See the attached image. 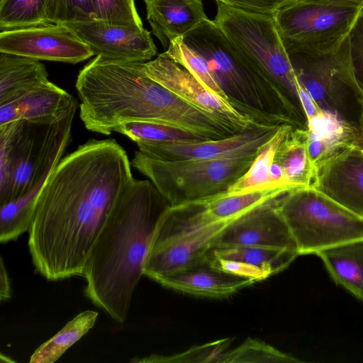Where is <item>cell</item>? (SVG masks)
I'll return each mask as SVG.
<instances>
[{"label":"cell","instance_id":"cell-23","mask_svg":"<svg viewBox=\"0 0 363 363\" xmlns=\"http://www.w3.org/2000/svg\"><path fill=\"white\" fill-rule=\"evenodd\" d=\"M332 279L363 302V238L316 254Z\"/></svg>","mask_w":363,"mask_h":363},{"label":"cell","instance_id":"cell-22","mask_svg":"<svg viewBox=\"0 0 363 363\" xmlns=\"http://www.w3.org/2000/svg\"><path fill=\"white\" fill-rule=\"evenodd\" d=\"M40 60L0 52V105L11 102L48 81Z\"/></svg>","mask_w":363,"mask_h":363},{"label":"cell","instance_id":"cell-1","mask_svg":"<svg viewBox=\"0 0 363 363\" xmlns=\"http://www.w3.org/2000/svg\"><path fill=\"white\" fill-rule=\"evenodd\" d=\"M125 150L112 138L89 140L61 159L36 202L28 245L49 281L82 276L106 219L133 180Z\"/></svg>","mask_w":363,"mask_h":363},{"label":"cell","instance_id":"cell-38","mask_svg":"<svg viewBox=\"0 0 363 363\" xmlns=\"http://www.w3.org/2000/svg\"><path fill=\"white\" fill-rule=\"evenodd\" d=\"M245 11L274 14L280 7L292 0H215Z\"/></svg>","mask_w":363,"mask_h":363},{"label":"cell","instance_id":"cell-5","mask_svg":"<svg viewBox=\"0 0 363 363\" xmlns=\"http://www.w3.org/2000/svg\"><path fill=\"white\" fill-rule=\"evenodd\" d=\"M75 113L53 123L18 120L0 125V205L48 178L69 143Z\"/></svg>","mask_w":363,"mask_h":363},{"label":"cell","instance_id":"cell-7","mask_svg":"<svg viewBox=\"0 0 363 363\" xmlns=\"http://www.w3.org/2000/svg\"><path fill=\"white\" fill-rule=\"evenodd\" d=\"M258 152L210 160L164 161L138 150L131 164L150 179L170 205L175 206L226 192L247 172Z\"/></svg>","mask_w":363,"mask_h":363},{"label":"cell","instance_id":"cell-21","mask_svg":"<svg viewBox=\"0 0 363 363\" xmlns=\"http://www.w3.org/2000/svg\"><path fill=\"white\" fill-rule=\"evenodd\" d=\"M254 280L224 272L208 259L161 279L162 286L196 296L223 297L251 285Z\"/></svg>","mask_w":363,"mask_h":363},{"label":"cell","instance_id":"cell-14","mask_svg":"<svg viewBox=\"0 0 363 363\" xmlns=\"http://www.w3.org/2000/svg\"><path fill=\"white\" fill-rule=\"evenodd\" d=\"M281 125H258L222 139L140 144L138 146L144 155L164 161L240 157L258 152L276 134Z\"/></svg>","mask_w":363,"mask_h":363},{"label":"cell","instance_id":"cell-34","mask_svg":"<svg viewBox=\"0 0 363 363\" xmlns=\"http://www.w3.org/2000/svg\"><path fill=\"white\" fill-rule=\"evenodd\" d=\"M94 21L133 28H144L135 0H91Z\"/></svg>","mask_w":363,"mask_h":363},{"label":"cell","instance_id":"cell-11","mask_svg":"<svg viewBox=\"0 0 363 363\" xmlns=\"http://www.w3.org/2000/svg\"><path fill=\"white\" fill-rule=\"evenodd\" d=\"M144 70L150 78L184 101L219 118L238 132L263 125L238 111L164 52L144 62Z\"/></svg>","mask_w":363,"mask_h":363},{"label":"cell","instance_id":"cell-37","mask_svg":"<svg viewBox=\"0 0 363 363\" xmlns=\"http://www.w3.org/2000/svg\"><path fill=\"white\" fill-rule=\"evenodd\" d=\"M348 39L354 72L363 88V9L354 24Z\"/></svg>","mask_w":363,"mask_h":363},{"label":"cell","instance_id":"cell-4","mask_svg":"<svg viewBox=\"0 0 363 363\" xmlns=\"http://www.w3.org/2000/svg\"><path fill=\"white\" fill-rule=\"evenodd\" d=\"M216 2L215 24L280 101L294 125L306 128V118L298 93L300 82L274 16Z\"/></svg>","mask_w":363,"mask_h":363},{"label":"cell","instance_id":"cell-27","mask_svg":"<svg viewBox=\"0 0 363 363\" xmlns=\"http://www.w3.org/2000/svg\"><path fill=\"white\" fill-rule=\"evenodd\" d=\"M98 312L84 311L67 322L53 337L42 344L31 355L30 363H53L91 330Z\"/></svg>","mask_w":363,"mask_h":363},{"label":"cell","instance_id":"cell-41","mask_svg":"<svg viewBox=\"0 0 363 363\" xmlns=\"http://www.w3.org/2000/svg\"><path fill=\"white\" fill-rule=\"evenodd\" d=\"M359 103L360 105V111L358 122V139L356 145V147L363 155V94L359 99Z\"/></svg>","mask_w":363,"mask_h":363},{"label":"cell","instance_id":"cell-43","mask_svg":"<svg viewBox=\"0 0 363 363\" xmlns=\"http://www.w3.org/2000/svg\"><path fill=\"white\" fill-rule=\"evenodd\" d=\"M2 1V0H0V1Z\"/></svg>","mask_w":363,"mask_h":363},{"label":"cell","instance_id":"cell-36","mask_svg":"<svg viewBox=\"0 0 363 363\" xmlns=\"http://www.w3.org/2000/svg\"><path fill=\"white\" fill-rule=\"evenodd\" d=\"M230 338L197 346L181 354L171 357L153 355L135 362H218L220 356L226 352L231 342Z\"/></svg>","mask_w":363,"mask_h":363},{"label":"cell","instance_id":"cell-3","mask_svg":"<svg viewBox=\"0 0 363 363\" xmlns=\"http://www.w3.org/2000/svg\"><path fill=\"white\" fill-rule=\"evenodd\" d=\"M169 205L151 181L133 179L91 250L83 274L85 296L117 323L127 318L156 228Z\"/></svg>","mask_w":363,"mask_h":363},{"label":"cell","instance_id":"cell-17","mask_svg":"<svg viewBox=\"0 0 363 363\" xmlns=\"http://www.w3.org/2000/svg\"><path fill=\"white\" fill-rule=\"evenodd\" d=\"M311 188L363 218V155L355 146L321 162Z\"/></svg>","mask_w":363,"mask_h":363},{"label":"cell","instance_id":"cell-13","mask_svg":"<svg viewBox=\"0 0 363 363\" xmlns=\"http://www.w3.org/2000/svg\"><path fill=\"white\" fill-rule=\"evenodd\" d=\"M278 198L231 220L216 236L211 248L259 247L298 253L290 230L277 209Z\"/></svg>","mask_w":363,"mask_h":363},{"label":"cell","instance_id":"cell-40","mask_svg":"<svg viewBox=\"0 0 363 363\" xmlns=\"http://www.w3.org/2000/svg\"><path fill=\"white\" fill-rule=\"evenodd\" d=\"M0 269V299L1 301H6L11 298V287L2 257Z\"/></svg>","mask_w":363,"mask_h":363},{"label":"cell","instance_id":"cell-10","mask_svg":"<svg viewBox=\"0 0 363 363\" xmlns=\"http://www.w3.org/2000/svg\"><path fill=\"white\" fill-rule=\"evenodd\" d=\"M288 53L299 82L322 109L345 117L349 94L359 99L363 94L352 65L348 37L327 52Z\"/></svg>","mask_w":363,"mask_h":363},{"label":"cell","instance_id":"cell-31","mask_svg":"<svg viewBox=\"0 0 363 363\" xmlns=\"http://www.w3.org/2000/svg\"><path fill=\"white\" fill-rule=\"evenodd\" d=\"M47 0H2L0 1V30L25 28L48 23Z\"/></svg>","mask_w":363,"mask_h":363},{"label":"cell","instance_id":"cell-18","mask_svg":"<svg viewBox=\"0 0 363 363\" xmlns=\"http://www.w3.org/2000/svg\"><path fill=\"white\" fill-rule=\"evenodd\" d=\"M78 107L77 101L49 80L23 96L0 105V125L26 120L40 123L60 121Z\"/></svg>","mask_w":363,"mask_h":363},{"label":"cell","instance_id":"cell-16","mask_svg":"<svg viewBox=\"0 0 363 363\" xmlns=\"http://www.w3.org/2000/svg\"><path fill=\"white\" fill-rule=\"evenodd\" d=\"M230 221L217 222L180 238L152 241L144 265V275L159 282L207 261L215 238Z\"/></svg>","mask_w":363,"mask_h":363},{"label":"cell","instance_id":"cell-15","mask_svg":"<svg viewBox=\"0 0 363 363\" xmlns=\"http://www.w3.org/2000/svg\"><path fill=\"white\" fill-rule=\"evenodd\" d=\"M64 25L96 56L146 62L157 55L151 33L145 28L113 26L97 21Z\"/></svg>","mask_w":363,"mask_h":363},{"label":"cell","instance_id":"cell-24","mask_svg":"<svg viewBox=\"0 0 363 363\" xmlns=\"http://www.w3.org/2000/svg\"><path fill=\"white\" fill-rule=\"evenodd\" d=\"M295 189L298 188L282 185L238 194H228L226 191L196 201L207 221H228L257 206L278 198Z\"/></svg>","mask_w":363,"mask_h":363},{"label":"cell","instance_id":"cell-28","mask_svg":"<svg viewBox=\"0 0 363 363\" xmlns=\"http://www.w3.org/2000/svg\"><path fill=\"white\" fill-rule=\"evenodd\" d=\"M293 127L289 123L281 124L276 134L261 147L247 172L228 189L227 193L238 194L279 186L271 181L269 167L279 144Z\"/></svg>","mask_w":363,"mask_h":363},{"label":"cell","instance_id":"cell-9","mask_svg":"<svg viewBox=\"0 0 363 363\" xmlns=\"http://www.w3.org/2000/svg\"><path fill=\"white\" fill-rule=\"evenodd\" d=\"M362 9L349 0H292L273 16L288 52L323 53L348 37Z\"/></svg>","mask_w":363,"mask_h":363},{"label":"cell","instance_id":"cell-8","mask_svg":"<svg viewBox=\"0 0 363 363\" xmlns=\"http://www.w3.org/2000/svg\"><path fill=\"white\" fill-rule=\"evenodd\" d=\"M277 209L286 222L299 255L315 254L363 238V218L311 188H298L279 197Z\"/></svg>","mask_w":363,"mask_h":363},{"label":"cell","instance_id":"cell-42","mask_svg":"<svg viewBox=\"0 0 363 363\" xmlns=\"http://www.w3.org/2000/svg\"><path fill=\"white\" fill-rule=\"evenodd\" d=\"M363 3V0H349Z\"/></svg>","mask_w":363,"mask_h":363},{"label":"cell","instance_id":"cell-25","mask_svg":"<svg viewBox=\"0 0 363 363\" xmlns=\"http://www.w3.org/2000/svg\"><path fill=\"white\" fill-rule=\"evenodd\" d=\"M274 161L282 167L285 182L295 188H311L315 174L307 150L306 128L293 127L279 144Z\"/></svg>","mask_w":363,"mask_h":363},{"label":"cell","instance_id":"cell-29","mask_svg":"<svg viewBox=\"0 0 363 363\" xmlns=\"http://www.w3.org/2000/svg\"><path fill=\"white\" fill-rule=\"evenodd\" d=\"M47 180V179H46ZM43 181L21 197L0 205V242H8L29 231Z\"/></svg>","mask_w":363,"mask_h":363},{"label":"cell","instance_id":"cell-32","mask_svg":"<svg viewBox=\"0 0 363 363\" xmlns=\"http://www.w3.org/2000/svg\"><path fill=\"white\" fill-rule=\"evenodd\" d=\"M164 53L186 69L211 91L229 101L204 58L189 47L183 41L182 38L173 40Z\"/></svg>","mask_w":363,"mask_h":363},{"label":"cell","instance_id":"cell-19","mask_svg":"<svg viewBox=\"0 0 363 363\" xmlns=\"http://www.w3.org/2000/svg\"><path fill=\"white\" fill-rule=\"evenodd\" d=\"M152 32L166 50L174 39L183 38L209 20L201 0H144Z\"/></svg>","mask_w":363,"mask_h":363},{"label":"cell","instance_id":"cell-33","mask_svg":"<svg viewBox=\"0 0 363 363\" xmlns=\"http://www.w3.org/2000/svg\"><path fill=\"white\" fill-rule=\"evenodd\" d=\"M218 362L297 363L302 361L259 340L248 338L238 347L225 352Z\"/></svg>","mask_w":363,"mask_h":363},{"label":"cell","instance_id":"cell-39","mask_svg":"<svg viewBox=\"0 0 363 363\" xmlns=\"http://www.w3.org/2000/svg\"><path fill=\"white\" fill-rule=\"evenodd\" d=\"M298 96L300 102L303 110L306 121L316 116L320 111L321 108L315 102L311 96L300 82L298 85Z\"/></svg>","mask_w":363,"mask_h":363},{"label":"cell","instance_id":"cell-2","mask_svg":"<svg viewBox=\"0 0 363 363\" xmlns=\"http://www.w3.org/2000/svg\"><path fill=\"white\" fill-rule=\"evenodd\" d=\"M76 88L80 118L86 129L109 135L123 123L155 122L179 127L209 139L223 138L227 126L150 78L144 62L96 56L79 72Z\"/></svg>","mask_w":363,"mask_h":363},{"label":"cell","instance_id":"cell-20","mask_svg":"<svg viewBox=\"0 0 363 363\" xmlns=\"http://www.w3.org/2000/svg\"><path fill=\"white\" fill-rule=\"evenodd\" d=\"M307 150L310 161L316 167L334 155L355 147L358 128L345 117L321 109L306 121Z\"/></svg>","mask_w":363,"mask_h":363},{"label":"cell","instance_id":"cell-30","mask_svg":"<svg viewBox=\"0 0 363 363\" xmlns=\"http://www.w3.org/2000/svg\"><path fill=\"white\" fill-rule=\"evenodd\" d=\"M115 132L128 136L137 145L211 140L189 130L155 122L126 123L118 125Z\"/></svg>","mask_w":363,"mask_h":363},{"label":"cell","instance_id":"cell-6","mask_svg":"<svg viewBox=\"0 0 363 363\" xmlns=\"http://www.w3.org/2000/svg\"><path fill=\"white\" fill-rule=\"evenodd\" d=\"M207 62L229 101L240 113L263 125H294L280 101L268 89L213 20L183 38Z\"/></svg>","mask_w":363,"mask_h":363},{"label":"cell","instance_id":"cell-12","mask_svg":"<svg viewBox=\"0 0 363 363\" xmlns=\"http://www.w3.org/2000/svg\"><path fill=\"white\" fill-rule=\"evenodd\" d=\"M0 52L71 64L94 55L70 29L52 23L1 31Z\"/></svg>","mask_w":363,"mask_h":363},{"label":"cell","instance_id":"cell-35","mask_svg":"<svg viewBox=\"0 0 363 363\" xmlns=\"http://www.w3.org/2000/svg\"><path fill=\"white\" fill-rule=\"evenodd\" d=\"M46 19L52 23L94 21L91 0H47Z\"/></svg>","mask_w":363,"mask_h":363},{"label":"cell","instance_id":"cell-26","mask_svg":"<svg viewBox=\"0 0 363 363\" xmlns=\"http://www.w3.org/2000/svg\"><path fill=\"white\" fill-rule=\"evenodd\" d=\"M213 257L237 261L257 269L269 277L288 267L299 256L296 251L259 247L211 248Z\"/></svg>","mask_w":363,"mask_h":363}]
</instances>
